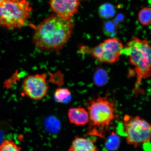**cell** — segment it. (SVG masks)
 <instances>
[{"label": "cell", "mask_w": 151, "mask_h": 151, "mask_svg": "<svg viewBox=\"0 0 151 151\" xmlns=\"http://www.w3.org/2000/svg\"><path fill=\"white\" fill-rule=\"evenodd\" d=\"M50 3L55 14L67 19L76 14L80 5V0H50Z\"/></svg>", "instance_id": "cell-8"}, {"label": "cell", "mask_w": 151, "mask_h": 151, "mask_svg": "<svg viewBox=\"0 0 151 151\" xmlns=\"http://www.w3.org/2000/svg\"><path fill=\"white\" fill-rule=\"evenodd\" d=\"M32 11L26 0H5L0 3V26L10 30L25 25Z\"/></svg>", "instance_id": "cell-4"}, {"label": "cell", "mask_w": 151, "mask_h": 151, "mask_svg": "<svg viewBox=\"0 0 151 151\" xmlns=\"http://www.w3.org/2000/svg\"><path fill=\"white\" fill-rule=\"evenodd\" d=\"M68 151H99L93 139L76 137Z\"/></svg>", "instance_id": "cell-10"}, {"label": "cell", "mask_w": 151, "mask_h": 151, "mask_svg": "<svg viewBox=\"0 0 151 151\" xmlns=\"http://www.w3.org/2000/svg\"><path fill=\"white\" fill-rule=\"evenodd\" d=\"M124 47L120 40L111 37L93 47L81 45L78 51L82 54L90 55L101 62L113 64L119 60Z\"/></svg>", "instance_id": "cell-6"}, {"label": "cell", "mask_w": 151, "mask_h": 151, "mask_svg": "<svg viewBox=\"0 0 151 151\" xmlns=\"http://www.w3.org/2000/svg\"><path fill=\"white\" fill-rule=\"evenodd\" d=\"M151 11L150 7H145L139 11L138 14V19L142 25L149 26L151 23Z\"/></svg>", "instance_id": "cell-13"}, {"label": "cell", "mask_w": 151, "mask_h": 151, "mask_svg": "<svg viewBox=\"0 0 151 151\" xmlns=\"http://www.w3.org/2000/svg\"><path fill=\"white\" fill-rule=\"evenodd\" d=\"M45 73L30 75L24 79L22 91L28 97L35 101H40L46 97L49 86Z\"/></svg>", "instance_id": "cell-7"}, {"label": "cell", "mask_w": 151, "mask_h": 151, "mask_svg": "<svg viewBox=\"0 0 151 151\" xmlns=\"http://www.w3.org/2000/svg\"><path fill=\"white\" fill-rule=\"evenodd\" d=\"M126 142L135 148L150 143L151 127L150 123L139 116H124L123 120Z\"/></svg>", "instance_id": "cell-5"}, {"label": "cell", "mask_w": 151, "mask_h": 151, "mask_svg": "<svg viewBox=\"0 0 151 151\" xmlns=\"http://www.w3.org/2000/svg\"><path fill=\"white\" fill-rule=\"evenodd\" d=\"M21 148L14 141L5 139L0 144V151H21Z\"/></svg>", "instance_id": "cell-15"}, {"label": "cell", "mask_w": 151, "mask_h": 151, "mask_svg": "<svg viewBox=\"0 0 151 151\" xmlns=\"http://www.w3.org/2000/svg\"><path fill=\"white\" fill-rule=\"evenodd\" d=\"M74 27L72 18L52 15L36 27L32 37L34 45L43 51H58L70 39Z\"/></svg>", "instance_id": "cell-1"}, {"label": "cell", "mask_w": 151, "mask_h": 151, "mask_svg": "<svg viewBox=\"0 0 151 151\" xmlns=\"http://www.w3.org/2000/svg\"><path fill=\"white\" fill-rule=\"evenodd\" d=\"M116 13L115 7L110 3L103 4L98 9V14L101 18L109 19L113 17Z\"/></svg>", "instance_id": "cell-11"}, {"label": "cell", "mask_w": 151, "mask_h": 151, "mask_svg": "<svg viewBox=\"0 0 151 151\" xmlns=\"http://www.w3.org/2000/svg\"><path fill=\"white\" fill-rule=\"evenodd\" d=\"M108 93L104 96L98 95L93 97L87 104L89 114L87 135L106 139V134L116 118L115 105L109 99Z\"/></svg>", "instance_id": "cell-2"}, {"label": "cell", "mask_w": 151, "mask_h": 151, "mask_svg": "<svg viewBox=\"0 0 151 151\" xmlns=\"http://www.w3.org/2000/svg\"><path fill=\"white\" fill-rule=\"evenodd\" d=\"M71 98V92L67 88H58L56 90L54 94V100L58 103H69Z\"/></svg>", "instance_id": "cell-12"}, {"label": "cell", "mask_w": 151, "mask_h": 151, "mask_svg": "<svg viewBox=\"0 0 151 151\" xmlns=\"http://www.w3.org/2000/svg\"><path fill=\"white\" fill-rule=\"evenodd\" d=\"M4 1H5V0H0V3H1L2 2Z\"/></svg>", "instance_id": "cell-17"}, {"label": "cell", "mask_w": 151, "mask_h": 151, "mask_svg": "<svg viewBox=\"0 0 151 151\" xmlns=\"http://www.w3.org/2000/svg\"><path fill=\"white\" fill-rule=\"evenodd\" d=\"M83 1H89V0H83Z\"/></svg>", "instance_id": "cell-18"}, {"label": "cell", "mask_w": 151, "mask_h": 151, "mask_svg": "<svg viewBox=\"0 0 151 151\" xmlns=\"http://www.w3.org/2000/svg\"><path fill=\"white\" fill-rule=\"evenodd\" d=\"M70 122L77 126H84L88 124L89 114L87 109L83 107H73L68 112Z\"/></svg>", "instance_id": "cell-9"}, {"label": "cell", "mask_w": 151, "mask_h": 151, "mask_svg": "<svg viewBox=\"0 0 151 151\" xmlns=\"http://www.w3.org/2000/svg\"><path fill=\"white\" fill-rule=\"evenodd\" d=\"M151 53L148 41L137 37L132 38L123 49L122 54L127 56L130 63L135 67L137 76L135 90H138L143 79L150 76Z\"/></svg>", "instance_id": "cell-3"}, {"label": "cell", "mask_w": 151, "mask_h": 151, "mask_svg": "<svg viewBox=\"0 0 151 151\" xmlns=\"http://www.w3.org/2000/svg\"><path fill=\"white\" fill-rule=\"evenodd\" d=\"M107 80L108 75L105 70L100 68L96 71L94 76V82L97 86H104L106 84Z\"/></svg>", "instance_id": "cell-14"}, {"label": "cell", "mask_w": 151, "mask_h": 151, "mask_svg": "<svg viewBox=\"0 0 151 151\" xmlns=\"http://www.w3.org/2000/svg\"><path fill=\"white\" fill-rule=\"evenodd\" d=\"M103 31L104 33L107 36H114L117 31V27L114 22L111 21L106 22L104 24Z\"/></svg>", "instance_id": "cell-16"}]
</instances>
